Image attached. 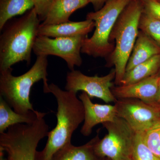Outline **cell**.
Listing matches in <instances>:
<instances>
[{"instance_id": "obj_1", "label": "cell", "mask_w": 160, "mask_h": 160, "mask_svg": "<svg viewBox=\"0 0 160 160\" xmlns=\"http://www.w3.org/2000/svg\"><path fill=\"white\" fill-rule=\"evenodd\" d=\"M49 93H52L57 101V123L48 132L44 149L37 151L35 160H51L56 152L71 143L72 134L85 119L84 106L77 93L63 90L53 83L49 85Z\"/></svg>"}, {"instance_id": "obj_2", "label": "cell", "mask_w": 160, "mask_h": 160, "mask_svg": "<svg viewBox=\"0 0 160 160\" xmlns=\"http://www.w3.org/2000/svg\"><path fill=\"white\" fill-rule=\"evenodd\" d=\"M41 22L33 8L6 23L0 36V71L12 69L19 62L30 64Z\"/></svg>"}, {"instance_id": "obj_3", "label": "cell", "mask_w": 160, "mask_h": 160, "mask_svg": "<svg viewBox=\"0 0 160 160\" xmlns=\"http://www.w3.org/2000/svg\"><path fill=\"white\" fill-rule=\"evenodd\" d=\"M143 12L141 0H131L118 18L109 41L115 42L114 50L106 58V67L114 66V84L119 86L126 72V66L138 34L139 23Z\"/></svg>"}, {"instance_id": "obj_4", "label": "cell", "mask_w": 160, "mask_h": 160, "mask_svg": "<svg viewBox=\"0 0 160 160\" xmlns=\"http://www.w3.org/2000/svg\"><path fill=\"white\" fill-rule=\"evenodd\" d=\"M47 56H39L31 69L19 76L12 74V69L0 71V96L20 114L35 111L30 101V91L35 83L42 80L44 92L49 93L47 69Z\"/></svg>"}, {"instance_id": "obj_5", "label": "cell", "mask_w": 160, "mask_h": 160, "mask_svg": "<svg viewBox=\"0 0 160 160\" xmlns=\"http://www.w3.org/2000/svg\"><path fill=\"white\" fill-rule=\"evenodd\" d=\"M131 0H109L98 11L87 13L86 19L92 20L95 31L91 38L86 37L81 52L93 58H107L114 50L115 44L109 37L118 18Z\"/></svg>"}, {"instance_id": "obj_6", "label": "cell", "mask_w": 160, "mask_h": 160, "mask_svg": "<svg viewBox=\"0 0 160 160\" xmlns=\"http://www.w3.org/2000/svg\"><path fill=\"white\" fill-rule=\"evenodd\" d=\"M49 130L40 121L10 126L0 133V149L7 152L10 160H35L38 144L47 136Z\"/></svg>"}, {"instance_id": "obj_7", "label": "cell", "mask_w": 160, "mask_h": 160, "mask_svg": "<svg viewBox=\"0 0 160 160\" xmlns=\"http://www.w3.org/2000/svg\"><path fill=\"white\" fill-rule=\"evenodd\" d=\"M102 125L108 133L95 145L96 154L102 158L110 160L130 158L136 132L126 121L118 116L114 121Z\"/></svg>"}, {"instance_id": "obj_8", "label": "cell", "mask_w": 160, "mask_h": 160, "mask_svg": "<svg viewBox=\"0 0 160 160\" xmlns=\"http://www.w3.org/2000/svg\"><path fill=\"white\" fill-rule=\"evenodd\" d=\"M117 116L136 132H145L160 122V108L141 100L118 99L114 103Z\"/></svg>"}, {"instance_id": "obj_9", "label": "cell", "mask_w": 160, "mask_h": 160, "mask_svg": "<svg viewBox=\"0 0 160 160\" xmlns=\"http://www.w3.org/2000/svg\"><path fill=\"white\" fill-rule=\"evenodd\" d=\"M86 37L51 38L38 36L32 51L37 56L54 55L62 58L66 61L68 68L72 71L74 70L75 66H80L82 63L81 49Z\"/></svg>"}, {"instance_id": "obj_10", "label": "cell", "mask_w": 160, "mask_h": 160, "mask_svg": "<svg viewBox=\"0 0 160 160\" xmlns=\"http://www.w3.org/2000/svg\"><path fill=\"white\" fill-rule=\"evenodd\" d=\"M115 76L114 68L103 77L97 75L89 76L74 69L67 73L65 89L75 93L82 91L87 93L91 99L97 98L106 103H115L118 99L111 91V88L114 86L112 81L115 80Z\"/></svg>"}, {"instance_id": "obj_11", "label": "cell", "mask_w": 160, "mask_h": 160, "mask_svg": "<svg viewBox=\"0 0 160 160\" xmlns=\"http://www.w3.org/2000/svg\"><path fill=\"white\" fill-rule=\"evenodd\" d=\"M160 80L157 74L132 84L113 86L111 91L117 99H137L155 105Z\"/></svg>"}, {"instance_id": "obj_12", "label": "cell", "mask_w": 160, "mask_h": 160, "mask_svg": "<svg viewBox=\"0 0 160 160\" xmlns=\"http://www.w3.org/2000/svg\"><path fill=\"white\" fill-rule=\"evenodd\" d=\"M79 98L82 102L85 109V119L80 131L84 136H89L95 126L112 122L117 116L114 105L93 103L88 95L84 92Z\"/></svg>"}, {"instance_id": "obj_13", "label": "cell", "mask_w": 160, "mask_h": 160, "mask_svg": "<svg viewBox=\"0 0 160 160\" xmlns=\"http://www.w3.org/2000/svg\"><path fill=\"white\" fill-rule=\"evenodd\" d=\"M95 27L94 22L87 19L81 22H71L56 25H43L39 26L38 36L49 38H71L87 36Z\"/></svg>"}, {"instance_id": "obj_14", "label": "cell", "mask_w": 160, "mask_h": 160, "mask_svg": "<svg viewBox=\"0 0 160 160\" xmlns=\"http://www.w3.org/2000/svg\"><path fill=\"white\" fill-rule=\"evenodd\" d=\"M158 54H160V46L148 35L139 30L126 66V72Z\"/></svg>"}, {"instance_id": "obj_15", "label": "cell", "mask_w": 160, "mask_h": 160, "mask_svg": "<svg viewBox=\"0 0 160 160\" xmlns=\"http://www.w3.org/2000/svg\"><path fill=\"white\" fill-rule=\"evenodd\" d=\"M89 3V0H54L43 25H56L69 22L74 12Z\"/></svg>"}, {"instance_id": "obj_16", "label": "cell", "mask_w": 160, "mask_h": 160, "mask_svg": "<svg viewBox=\"0 0 160 160\" xmlns=\"http://www.w3.org/2000/svg\"><path fill=\"white\" fill-rule=\"evenodd\" d=\"M99 130L94 138L85 145L76 146L70 143L56 152L50 160H104L99 157L94 151L95 145L100 139Z\"/></svg>"}, {"instance_id": "obj_17", "label": "cell", "mask_w": 160, "mask_h": 160, "mask_svg": "<svg viewBox=\"0 0 160 160\" xmlns=\"http://www.w3.org/2000/svg\"><path fill=\"white\" fill-rule=\"evenodd\" d=\"M11 107L2 97L0 96V133L16 124H32L37 119L39 112L35 110L27 114H20Z\"/></svg>"}, {"instance_id": "obj_18", "label": "cell", "mask_w": 160, "mask_h": 160, "mask_svg": "<svg viewBox=\"0 0 160 160\" xmlns=\"http://www.w3.org/2000/svg\"><path fill=\"white\" fill-rule=\"evenodd\" d=\"M160 67V54H158L126 72L120 85L132 84L157 74Z\"/></svg>"}, {"instance_id": "obj_19", "label": "cell", "mask_w": 160, "mask_h": 160, "mask_svg": "<svg viewBox=\"0 0 160 160\" xmlns=\"http://www.w3.org/2000/svg\"><path fill=\"white\" fill-rule=\"evenodd\" d=\"M34 7L32 0H0V30L17 16L24 14Z\"/></svg>"}, {"instance_id": "obj_20", "label": "cell", "mask_w": 160, "mask_h": 160, "mask_svg": "<svg viewBox=\"0 0 160 160\" xmlns=\"http://www.w3.org/2000/svg\"><path fill=\"white\" fill-rule=\"evenodd\" d=\"M130 158L131 160H160L146 144L145 132L136 133Z\"/></svg>"}, {"instance_id": "obj_21", "label": "cell", "mask_w": 160, "mask_h": 160, "mask_svg": "<svg viewBox=\"0 0 160 160\" xmlns=\"http://www.w3.org/2000/svg\"><path fill=\"white\" fill-rule=\"evenodd\" d=\"M138 28L160 47V20L143 12L140 18Z\"/></svg>"}, {"instance_id": "obj_22", "label": "cell", "mask_w": 160, "mask_h": 160, "mask_svg": "<svg viewBox=\"0 0 160 160\" xmlns=\"http://www.w3.org/2000/svg\"><path fill=\"white\" fill-rule=\"evenodd\" d=\"M145 140L149 149L160 159V122L145 132Z\"/></svg>"}, {"instance_id": "obj_23", "label": "cell", "mask_w": 160, "mask_h": 160, "mask_svg": "<svg viewBox=\"0 0 160 160\" xmlns=\"http://www.w3.org/2000/svg\"><path fill=\"white\" fill-rule=\"evenodd\" d=\"M35 9L41 22L46 19L54 0H32Z\"/></svg>"}, {"instance_id": "obj_24", "label": "cell", "mask_w": 160, "mask_h": 160, "mask_svg": "<svg viewBox=\"0 0 160 160\" xmlns=\"http://www.w3.org/2000/svg\"><path fill=\"white\" fill-rule=\"evenodd\" d=\"M143 12L160 20V2L157 0H141Z\"/></svg>"}, {"instance_id": "obj_25", "label": "cell", "mask_w": 160, "mask_h": 160, "mask_svg": "<svg viewBox=\"0 0 160 160\" xmlns=\"http://www.w3.org/2000/svg\"><path fill=\"white\" fill-rule=\"evenodd\" d=\"M89 3H91L94 8V11H98L102 8L109 0H89Z\"/></svg>"}, {"instance_id": "obj_26", "label": "cell", "mask_w": 160, "mask_h": 160, "mask_svg": "<svg viewBox=\"0 0 160 160\" xmlns=\"http://www.w3.org/2000/svg\"><path fill=\"white\" fill-rule=\"evenodd\" d=\"M160 103V80L159 84L158 89V91L157 94L155 102V105L157 106Z\"/></svg>"}, {"instance_id": "obj_27", "label": "cell", "mask_w": 160, "mask_h": 160, "mask_svg": "<svg viewBox=\"0 0 160 160\" xmlns=\"http://www.w3.org/2000/svg\"><path fill=\"white\" fill-rule=\"evenodd\" d=\"M1 150H0V152H1V160H9V159L7 158H3V150H2V149H0Z\"/></svg>"}, {"instance_id": "obj_28", "label": "cell", "mask_w": 160, "mask_h": 160, "mask_svg": "<svg viewBox=\"0 0 160 160\" xmlns=\"http://www.w3.org/2000/svg\"><path fill=\"white\" fill-rule=\"evenodd\" d=\"M103 160H110L108 158H106L104 159Z\"/></svg>"}, {"instance_id": "obj_29", "label": "cell", "mask_w": 160, "mask_h": 160, "mask_svg": "<svg viewBox=\"0 0 160 160\" xmlns=\"http://www.w3.org/2000/svg\"><path fill=\"white\" fill-rule=\"evenodd\" d=\"M158 106L159 108H160V103L159 104H158Z\"/></svg>"}, {"instance_id": "obj_30", "label": "cell", "mask_w": 160, "mask_h": 160, "mask_svg": "<svg viewBox=\"0 0 160 160\" xmlns=\"http://www.w3.org/2000/svg\"><path fill=\"white\" fill-rule=\"evenodd\" d=\"M126 160H131V159H130V158H129L127 159Z\"/></svg>"}, {"instance_id": "obj_31", "label": "cell", "mask_w": 160, "mask_h": 160, "mask_svg": "<svg viewBox=\"0 0 160 160\" xmlns=\"http://www.w3.org/2000/svg\"><path fill=\"white\" fill-rule=\"evenodd\" d=\"M157 1H158V2H160V0H157Z\"/></svg>"}, {"instance_id": "obj_32", "label": "cell", "mask_w": 160, "mask_h": 160, "mask_svg": "<svg viewBox=\"0 0 160 160\" xmlns=\"http://www.w3.org/2000/svg\"><path fill=\"white\" fill-rule=\"evenodd\" d=\"M159 76H160V74H159Z\"/></svg>"}]
</instances>
